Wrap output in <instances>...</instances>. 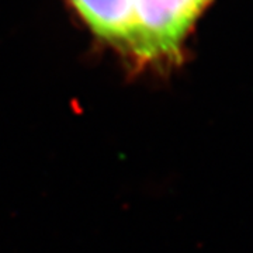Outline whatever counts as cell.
<instances>
[{
  "label": "cell",
  "mask_w": 253,
  "mask_h": 253,
  "mask_svg": "<svg viewBox=\"0 0 253 253\" xmlns=\"http://www.w3.org/2000/svg\"><path fill=\"white\" fill-rule=\"evenodd\" d=\"M211 0H132V37L128 48L139 66H172L183 41Z\"/></svg>",
  "instance_id": "6da1fadb"
},
{
  "label": "cell",
  "mask_w": 253,
  "mask_h": 253,
  "mask_svg": "<svg viewBox=\"0 0 253 253\" xmlns=\"http://www.w3.org/2000/svg\"><path fill=\"white\" fill-rule=\"evenodd\" d=\"M90 28L124 54L132 37V0H71Z\"/></svg>",
  "instance_id": "7a4b0ae2"
}]
</instances>
